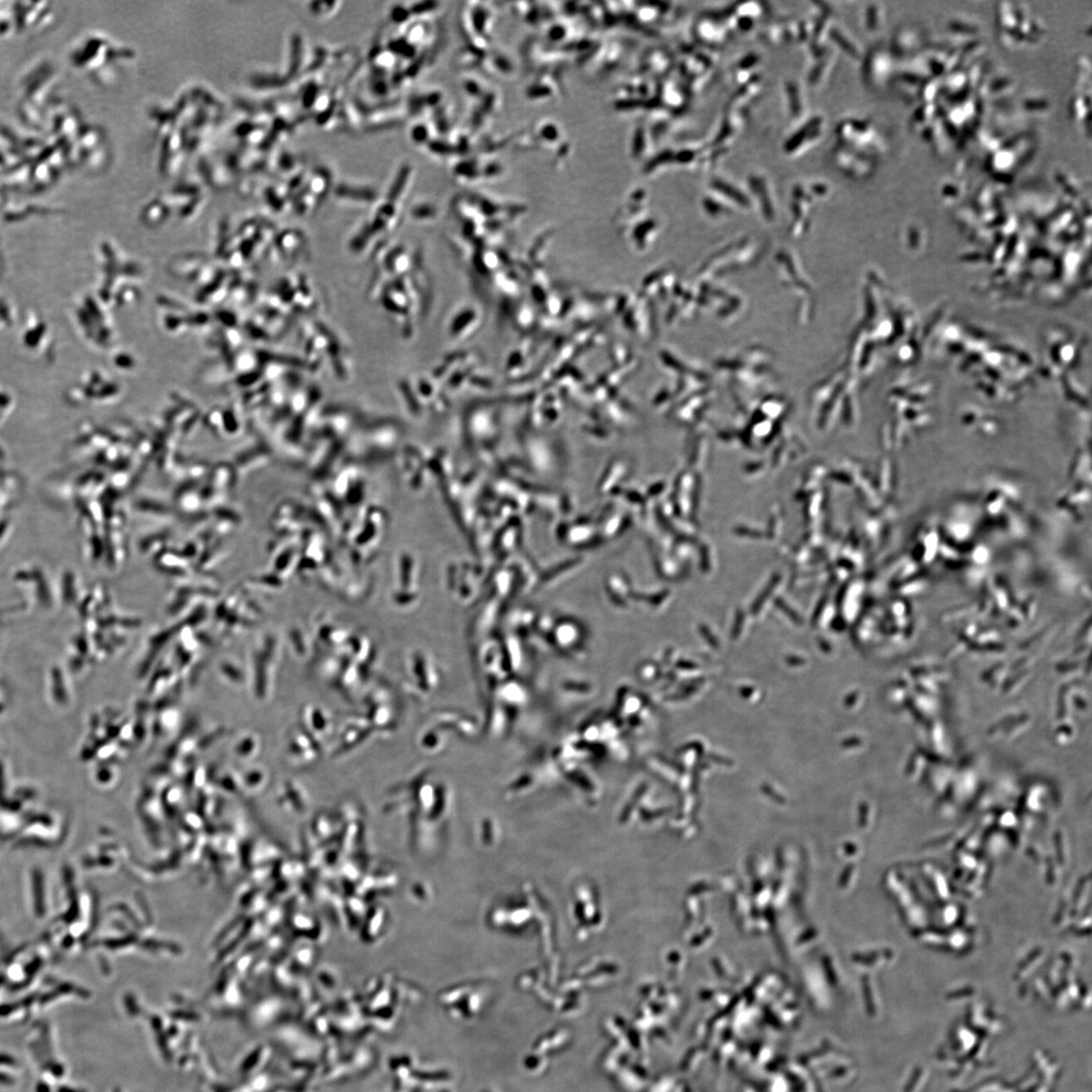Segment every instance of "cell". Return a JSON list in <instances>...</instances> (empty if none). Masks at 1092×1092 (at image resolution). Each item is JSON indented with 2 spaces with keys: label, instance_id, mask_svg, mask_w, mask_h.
Listing matches in <instances>:
<instances>
[{
  "label": "cell",
  "instance_id": "obj_1",
  "mask_svg": "<svg viewBox=\"0 0 1092 1092\" xmlns=\"http://www.w3.org/2000/svg\"><path fill=\"white\" fill-rule=\"evenodd\" d=\"M260 737L255 732L242 733L234 742L233 754L239 759H252L260 754Z\"/></svg>",
  "mask_w": 1092,
  "mask_h": 1092
},
{
  "label": "cell",
  "instance_id": "obj_2",
  "mask_svg": "<svg viewBox=\"0 0 1092 1092\" xmlns=\"http://www.w3.org/2000/svg\"><path fill=\"white\" fill-rule=\"evenodd\" d=\"M221 678L226 683L235 686H242L246 681L245 672L239 666V663L231 659H225L218 667Z\"/></svg>",
  "mask_w": 1092,
  "mask_h": 1092
}]
</instances>
